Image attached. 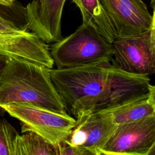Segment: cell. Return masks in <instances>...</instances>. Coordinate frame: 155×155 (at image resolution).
<instances>
[{"instance_id": "obj_1", "label": "cell", "mask_w": 155, "mask_h": 155, "mask_svg": "<svg viewBox=\"0 0 155 155\" xmlns=\"http://www.w3.org/2000/svg\"><path fill=\"white\" fill-rule=\"evenodd\" d=\"M15 102L67 114L65 105L51 80L48 68L8 58L0 79V108Z\"/></svg>"}, {"instance_id": "obj_2", "label": "cell", "mask_w": 155, "mask_h": 155, "mask_svg": "<svg viewBox=\"0 0 155 155\" xmlns=\"http://www.w3.org/2000/svg\"><path fill=\"white\" fill-rule=\"evenodd\" d=\"M110 62L67 68H48L67 110L76 118L96 110L108 96Z\"/></svg>"}, {"instance_id": "obj_3", "label": "cell", "mask_w": 155, "mask_h": 155, "mask_svg": "<svg viewBox=\"0 0 155 155\" xmlns=\"http://www.w3.org/2000/svg\"><path fill=\"white\" fill-rule=\"evenodd\" d=\"M57 68H67L110 62L113 47L90 24H84L74 32L54 42L50 49Z\"/></svg>"}, {"instance_id": "obj_4", "label": "cell", "mask_w": 155, "mask_h": 155, "mask_svg": "<svg viewBox=\"0 0 155 155\" xmlns=\"http://www.w3.org/2000/svg\"><path fill=\"white\" fill-rule=\"evenodd\" d=\"M1 108L19 121L21 133L33 131L56 147L67 139L76 124L68 114L27 103H12Z\"/></svg>"}, {"instance_id": "obj_5", "label": "cell", "mask_w": 155, "mask_h": 155, "mask_svg": "<svg viewBox=\"0 0 155 155\" xmlns=\"http://www.w3.org/2000/svg\"><path fill=\"white\" fill-rule=\"evenodd\" d=\"M0 54L47 68H52L54 65L50 48L45 42L35 33L21 28L1 15Z\"/></svg>"}, {"instance_id": "obj_6", "label": "cell", "mask_w": 155, "mask_h": 155, "mask_svg": "<svg viewBox=\"0 0 155 155\" xmlns=\"http://www.w3.org/2000/svg\"><path fill=\"white\" fill-rule=\"evenodd\" d=\"M155 142V113L117 125L100 155H148Z\"/></svg>"}, {"instance_id": "obj_7", "label": "cell", "mask_w": 155, "mask_h": 155, "mask_svg": "<svg viewBox=\"0 0 155 155\" xmlns=\"http://www.w3.org/2000/svg\"><path fill=\"white\" fill-rule=\"evenodd\" d=\"M112 45L116 65L122 70L145 76L155 73L151 28L133 36H116Z\"/></svg>"}, {"instance_id": "obj_8", "label": "cell", "mask_w": 155, "mask_h": 155, "mask_svg": "<svg viewBox=\"0 0 155 155\" xmlns=\"http://www.w3.org/2000/svg\"><path fill=\"white\" fill-rule=\"evenodd\" d=\"M76 119V125L64 140L87 150L92 155H100L101 150L117 125L108 113L102 111L85 113Z\"/></svg>"}, {"instance_id": "obj_9", "label": "cell", "mask_w": 155, "mask_h": 155, "mask_svg": "<svg viewBox=\"0 0 155 155\" xmlns=\"http://www.w3.org/2000/svg\"><path fill=\"white\" fill-rule=\"evenodd\" d=\"M117 36H129L150 30L153 15L142 0H100Z\"/></svg>"}, {"instance_id": "obj_10", "label": "cell", "mask_w": 155, "mask_h": 155, "mask_svg": "<svg viewBox=\"0 0 155 155\" xmlns=\"http://www.w3.org/2000/svg\"><path fill=\"white\" fill-rule=\"evenodd\" d=\"M66 0H32L24 12L28 29L45 43L62 39L61 18Z\"/></svg>"}, {"instance_id": "obj_11", "label": "cell", "mask_w": 155, "mask_h": 155, "mask_svg": "<svg viewBox=\"0 0 155 155\" xmlns=\"http://www.w3.org/2000/svg\"><path fill=\"white\" fill-rule=\"evenodd\" d=\"M148 76L128 73L111 64L108 96L95 111L118 105L148 94L151 85Z\"/></svg>"}, {"instance_id": "obj_12", "label": "cell", "mask_w": 155, "mask_h": 155, "mask_svg": "<svg viewBox=\"0 0 155 155\" xmlns=\"http://www.w3.org/2000/svg\"><path fill=\"white\" fill-rule=\"evenodd\" d=\"M97 111L108 113L116 125L131 122L155 113V110L149 101L148 93L120 105Z\"/></svg>"}, {"instance_id": "obj_13", "label": "cell", "mask_w": 155, "mask_h": 155, "mask_svg": "<svg viewBox=\"0 0 155 155\" xmlns=\"http://www.w3.org/2000/svg\"><path fill=\"white\" fill-rule=\"evenodd\" d=\"M71 1L81 12L82 23L93 25L108 42L112 44L117 35L100 0Z\"/></svg>"}, {"instance_id": "obj_14", "label": "cell", "mask_w": 155, "mask_h": 155, "mask_svg": "<svg viewBox=\"0 0 155 155\" xmlns=\"http://www.w3.org/2000/svg\"><path fill=\"white\" fill-rule=\"evenodd\" d=\"M13 155H58L57 147L33 131L18 134L14 142Z\"/></svg>"}, {"instance_id": "obj_15", "label": "cell", "mask_w": 155, "mask_h": 155, "mask_svg": "<svg viewBox=\"0 0 155 155\" xmlns=\"http://www.w3.org/2000/svg\"><path fill=\"white\" fill-rule=\"evenodd\" d=\"M18 134L5 119H0V155H13L14 142Z\"/></svg>"}, {"instance_id": "obj_16", "label": "cell", "mask_w": 155, "mask_h": 155, "mask_svg": "<svg viewBox=\"0 0 155 155\" xmlns=\"http://www.w3.org/2000/svg\"><path fill=\"white\" fill-rule=\"evenodd\" d=\"M58 155H92L87 150L73 145L65 140L56 146Z\"/></svg>"}, {"instance_id": "obj_17", "label": "cell", "mask_w": 155, "mask_h": 155, "mask_svg": "<svg viewBox=\"0 0 155 155\" xmlns=\"http://www.w3.org/2000/svg\"><path fill=\"white\" fill-rule=\"evenodd\" d=\"M148 99L155 110V85H150L148 91Z\"/></svg>"}, {"instance_id": "obj_18", "label": "cell", "mask_w": 155, "mask_h": 155, "mask_svg": "<svg viewBox=\"0 0 155 155\" xmlns=\"http://www.w3.org/2000/svg\"><path fill=\"white\" fill-rule=\"evenodd\" d=\"M151 38L152 44L155 51V7H154V11L153 15V22L151 27Z\"/></svg>"}, {"instance_id": "obj_19", "label": "cell", "mask_w": 155, "mask_h": 155, "mask_svg": "<svg viewBox=\"0 0 155 155\" xmlns=\"http://www.w3.org/2000/svg\"><path fill=\"white\" fill-rule=\"evenodd\" d=\"M8 59V57L0 54V79L6 67Z\"/></svg>"}, {"instance_id": "obj_20", "label": "cell", "mask_w": 155, "mask_h": 155, "mask_svg": "<svg viewBox=\"0 0 155 155\" xmlns=\"http://www.w3.org/2000/svg\"><path fill=\"white\" fill-rule=\"evenodd\" d=\"M13 0H0V5L11 7L14 3Z\"/></svg>"}, {"instance_id": "obj_21", "label": "cell", "mask_w": 155, "mask_h": 155, "mask_svg": "<svg viewBox=\"0 0 155 155\" xmlns=\"http://www.w3.org/2000/svg\"><path fill=\"white\" fill-rule=\"evenodd\" d=\"M151 154H155V142L148 154V155H151Z\"/></svg>"}, {"instance_id": "obj_22", "label": "cell", "mask_w": 155, "mask_h": 155, "mask_svg": "<svg viewBox=\"0 0 155 155\" xmlns=\"http://www.w3.org/2000/svg\"><path fill=\"white\" fill-rule=\"evenodd\" d=\"M153 2H154V7H155V0H153Z\"/></svg>"}, {"instance_id": "obj_23", "label": "cell", "mask_w": 155, "mask_h": 155, "mask_svg": "<svg viewBox=\"0 0 155 155\" xmlns=\"http://www.w3.org/2000/svg\"><path fill=\"white\" fill-rule=\"evenodd\" d=\"M13 1H16V0H13Z\"/></svg>"}]
</instances>
